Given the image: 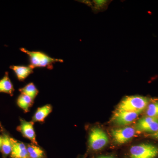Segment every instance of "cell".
I'll return each mask as SVG.
<instances>
[{
  "mask_svg": "<svg viewBox=\"0 0 158 158\" xmlns=\"http://www.w3.org/2000/svg\"><path fill=\"white\" fill-rule=\"evenodd\" d=\"M27 147L28 156L31 158H42L44 156L43 150L35 144H29Z\"/></svg>",
  "mask_w": 158,
  "mask_h": 158,
  "instance_id": "2e32d148",
  "label": "cell"
},
{
  "mask_svg": "<svg viewBox=\"0 0 158 158\" xmlns=\"http://www.w3.org/2000/svg\"><path fill=\"white\" fill-rule=\"evenodd\" d=\"M0 127L2 138V143L1 151L2 154L3 158H6L8 156L11 154L12 148L11 137L9 135V133L3 128L1 125Z\"/></svg>",
  "mask_w": 158,
  "mask_h": 158,
  "instance_id": "30bf717a",
  "label": "cell"
},
{
  "mask_svg": "<svg viewBox=\"0 0 158 158\" xmlns=\"http://www.w3.org/2000/svg\"><path fill=\"white\" fill-rule=\"evenodd\" d=\"M2 135H0V151L2 149Z\"/></svg>",
  "mask_w": 158,
  "mask_h": 158,
  "instance_id": "7402d4cb",
  "label": "cell"
},
{
  "mask_svg": "<svg viewBox=\"0 0 158 158\" xmlns=\"http://www.w3.org/2000/svg\"><path fill=\"white\" fill-rule=\"evenodd\" d=\"M108 142L109 138L103 130L99 127H94L91 130L88 138V143L91 149L99 150L105 147Z\"/></svg>",
  "mask_w": 158,
  "mask_h": 158,
  "instance_id": "277c9868",
  "label": "cell"
},
{
  "mask_svg": "<svg viewBox=\"0 0 158 158\" xmlns=\"http://www.w3.org/2000/svg\"><path fill=\"white\" fill-rule=\"evenodd\" d=\"M130 158H155L158 148L152 144L143 143L134 145L130 150Z\"/></svg>",
  "mask_w": 158,
  "mask_h": 158,
  "instance_id": "3957f363",
  "label": "cell"
},
{
  "mask_svg": "<svg viewBox=\"0 0 158 158\" xmlns=\"http://www.w3.org/2000/svg\"><path fill=\"white\" fill-rule=\"evenodd\" d=\"M97 158H115L114 157L112 156H99Z\"/></svg>",
  "mask_w": 158,
  "mask_h": 158,
  "instance_id": "44dd1931",
  "label": "cell"
},
{
  "mask_svg": "<svg viewBox=\"0 0 158 158\" xmlns=\"http://www.w3.org/2000/svg\"><path fill=\"white\" fill-rule=\"evenodd\" d=\"M140 112L116 111L113 117L114 123L118 125H127L132 123L140 115Z\"/></svg>",
  "mask_w": 158,
  "mask_h": 158,
  "instance_id": "52a82bcc",
  "label": "cell"
},
{
  "mask_svg": "<svg viewBox=\"0 0 158 158\" xmlns=\"http://www.w3.org/2000/svg\"><path fill=\"white\" fill-rule=\"evenodd\" d=\"M10 68L14 72L18 80L19 81H24L29 75L33 73L34 68L29 65H11Z\"/></svg>",
  "mask_w": 158,
  "mask_h": 158,
  "instance_id": "9c48e42d",
  "label": "cell"
},
{
  "mask_svg": "<svg viewBox=\"0 0 158 158\" xmlns=\"http://www.w3.org/2000/svg\"><path fill=\"white\" fill-rule=\"evenodd\" d=\"M14 90V86L9 78V73L6 72L4 77L0 80V92L7 94L12 96Z\"/></svg>",
  "mask_w": 158,
  "mask_h": 158,
  "instance_id": "8fae6325",
  "label": "cell"
},
{
  "mask_svg": "<svg viewBox=\"0 0 158 158\" xmlns=\"http://www.w3.org/2000/svg\"><path fill=\"white\" fill-rule=\"evenodd\" d=\"M84 3L90 6L92 10L96 12L105 10L109 4V1H93L92 2L84 1Z\"/></svg>",
  "mask_w": 158,
  "mask_h": 158,
  "instance_id": "9a60e30c",
  "label": "cell"
},
{
  "mask_svg": "<svg viewBox=\"0 0 158 158\" xmlns=\"http://www.w3.org/2000/svg\"><path fill=\"white\" fill-rule=\"evenodd\" d=\"M34 122H28L20 118V124L17 128V130L24 137L29 139L33 144L37 145L36 134L34 127Z\"/></svg>",
  "mask_w": 158,
  "mask_h": 158,
  "instance_id": "8992f818",
  "label": "cell"
},
{
  "mask_svg": "<svg viewBox=\"0 0 158 158\" xmlns=\"http://www.w3.org/2000/svg\"><path fill=\"white\" fill-rule=\"evenodd\" d=\"M52 107L50 105H46L38 108L33 117V122H43L52 112Z\"/></svg>",
  "mask_w": 158,
  "mask_h": 158,
  "instance_id": "7c38bea8",
  "label": "cell"
},
{
  "mask_svg": "<svg viewBox=\"0 0 158 158\" xmlns=\"http://www.w3.org/2000/svg\"><path fill=\"white\" fill-rule=\"evenodd\" d=\"M135 130L127 127L112 130L111 135L116 144H121L126 143L135 135Z\"/></svg>",
  "mask_w": 158,
  "mask_h": 158,
  "instance_id": "5b68a950",
  "label": "cell"
},
{
  "mask_svg": "<svg viewBox=\"0 0 158 158\" xmlns=\"http://www.w3.org/2000/svg\"><path fill=\"white\" fill-rule=\"evenodd\" d=\"M20 50L28 56L30 65L34 69L39 67L52 69L54 64L63 62L62 59L52 58L40 51H31L24 48H21Z\"/></svg>",
  "mask_w": 158,
  "mask_h": 158,
  "instance_id": "6da1fadb",
  "label": "cell"
},
{
  "mask_svg": "<svg viewBox=\"0 0 158 158\" xmlns=\"http://www.w3.org/2000/svg\"><path fill=\"white\" fill-rule=\"evenodd\" d=\"M19 91L21 94H25L34 100L39 93L38 89L33 83H30L24 87L20 88Z\"/></svg>",
  "mask_w": 158,
  "mask_h": 158,
  "instance_id": "5bb4252c",
  "label": "cell"
},
{
  "mask_svg": "<svg viewBox=\"0 0 158 158\" xmlns=\"http://www.w3.org/2000/svg\"><path fill=\"white\" fill-rule=\"evenodd\" d=\"M158 131V118H156L154 121L152 122L147 127L144 128L142 130V132H146L154 133Z\"/></svg>",
  "mask_w": 158,
  "mask_h": 158,
  "instance_id": "d6986e66",
  "label": "cell"
},
{
  "mask_svg": "<svg viewBox=\"0 0 158 158\" xmlns=\"http://www.w3.org/2000/svg\"><path fill=\"white\" fill-rule=\"evenodd\" d=\"M34 100L25 94H21L18 98L17 104L18 106L25 113L28 112L29 109L33 104Z\"/></svg>",
  "mask_w": 158,
  "mask_h": 158,
  "instance_id": "4fadbf2b",
  "label": "cell"
},
{
  "mask_svg": "<svg viewBox=\"0 0 158 158\" xmlns=\"http://www.w3.org/2000/svg\"><path fill=\"white\" fill-rule=\"evenodd\" d=\"M12 148L11 158H27L28 156L27 147L23 142L11 138Z\"/></svg>",
  "mask_w": 158,
  "mask_h": 158,
  "instance_id": "ba28073f",
  "label": "cell"
},
{
  "mask_svg": "<svg viewBox=\"0 0 158 158\" xmlns=\"http://www.w3.org/2000/svg\"><path fill=\"white\" fill-rule=\"evenodd\" d=\"M149 116H144L139 119L137 122L135 126L136 130L139 131H142L144 128L147 127L152 122L154 121L156 118Z\"/></svg>",
  "mask_w": 158,
  "mask_h": 158,
  "instance_id": "e0dca14e",
  "label": "cell"
},
{
  "mask_svg": "<svg viewBox=\"0 0 158 158\" xmlns=\"http://www.w3.org/2000/svg\"><path fill=\"white\" fill-rule=\"evenodd\" d=\"M146 115L149 117L158 118V102H153L148 105Z\"/></svg>",
  "mask_w": 158,
  "mask_h": 158,
  "instance_id": "ac0fdd59",
  "label": "cell"
},
{
  "mask_svg": "<svg viewBox=\"0 0 158 158\" xmlns=\"http://www.w3.org/2000/svg\"><path fill=\"white\" fill-rule=\"evenodd\" d=\"M149 99L139 95L129 96L124 98L119 103L116 111L141 112L147 107Z\"/></svg>",
  "mask_w": 158,
  "mask_h": 158,
  "instance_id": "7a4b0ae2",
  "label": "cell"
},
{
  "mask_svg": "<svg viewBox=\"0 0 158 158\" xmlns=\"http://www.w3.org/2000/svg\"><path fill=\"white\" fill-rule=\"evenodd\" d=\"M151 136L153 138L158 139V131L152 134Z\"/></svg>",
  "mask_w": 158,
  "mask_h": 158,
  "instance_id": "ffe728a7",
  "label": "cell"
}]
</instances>
